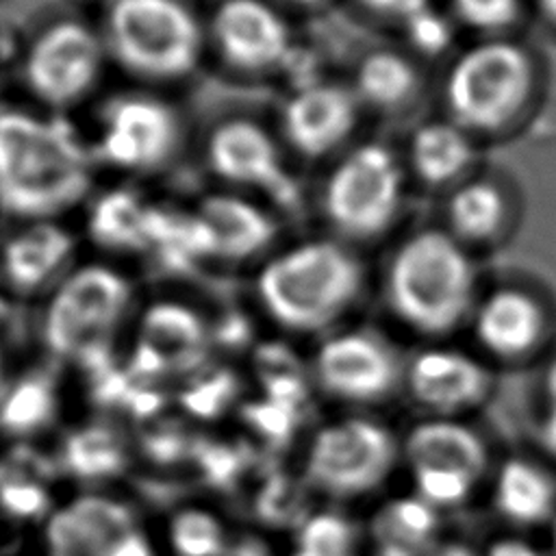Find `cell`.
<instances>
[{
    "instance_id": "ac0fdd59",
    "label": "cell",
    "mask_w": 556,
    "mask_h": 556,
    "mask_svg": "<svg viewBox=\"0 0 556 556\" xmlns=\"http://www.w3.org/2000/svg\"><path fill=\"white\" fill-rule=\"evenodd\" d=\"M356 96L334 83H315L295 91L282 109L287 141L304 156L334 150L354 128Z\"/></svg>"
},
{
    "instance_id": "83f0119b",
    "label": "cell",
    "mask_w": 556,
    "mask_h": 556,
    "mask_svg": "<svg viewBox=\"0 0 556 556\" xmlns=\"http://www.w3.org/2000/svg\"><path fill=\"white\" fill-rule=\"evenodd\" d=\"M165 543L172 556H226L232 545L224 519L202 504L172 510L165 523Z\"/></svg>"
},
{
    "instance_id": "7c38bea8",
    "label": "cell",
    "mask_w": 556,
    "mask_h": 556,
    "mask_svg": "<svg viewBox=\"0 0 556 556\" xmlns=\"http://www.w3.org/2000/svg\"><path fill=\"white\" fill-rule=\"evenodd\" d=\"M178 143V117L152 96H124L109 102L100 119V156L113 167L148 172L163 165Z\"/></svg>"
},
{
    "instance_id": "44dd1931",
    "label": "cell",
    "mask_w": 556,
    "mask_h": 556,
    "mask_svg": "<svg viewBox=\"0 0 556 556\" xmlns=\"http://www.w3.org/2000/svg\"><path fill=\"white\" fill-rule=\"evenodd\" d=\"M74 237L52 219L28 222L7 239L0 265L7 282L17 291H35L48 285L70 261Z\"/></svg>"
},
{
    "instance_id": "3957f363",
    "label": "cell",
    "mask_w": 556,
    "mask_h": 556,
    "mask_svg": "<svg viewBox=\"0 0 556 556\" xmlns=\"http://www.w3.org/2000/svg\"><path fill=\"white\" fill-rule=\"evenodd\" d=\"M387 289L389 302L404 324L426 334H439L467 315L473 295V267L452 237L426 230L395 252Z\"/></svg>"
},
{
    "instance_id": "484cf974",
    "label": "cell",
    "mask_w": 556,
    "mask_h": 556,
    "mask_svg": "<svg viewBox=\"0 0 556 556\" xmlns=\"http://www.w3.org/2000/svg\"><path fill=\"white\" fill-rule=\"evenodd\" d=\"M471 161V141L450 122H430L410 139V163L428 182H445L458 176Z\"/></svg>"
},
{
    "instance_id": "7402d4cb",
    "label": "cell",
    "mask_w": 556,
    "mask_h": 556,
    "mask_svg": "<svg viewBox=\"0 0 556 556\" xmlns=\"http://www.w3.org/2000/svg\"><path fill=\"white\" fill-rule=\"evenodd\" d=\"M478 341L495 356L515 358L530 352L543 334V315L532 298L519 291H495L473 315Z\"/></svg>"
},
{
    "instance_id": "d6a6232c",
    "label": "cell",
    "mask_w": 556,
    "mask_h": 556,
    "mask_svg": "<svg viewBox=\"0 0 556 556\" xmlns=\"http://www.w3.org/2000/svg\"><path fill=\"white\" fill-rule=\"evenodd\" d=\"M456 13L480 30L506 26L517 13V0H454Z\"/></svg>"
},
{
    "instance_id": "8fae6325",
    "label": "cell",
    "mask_w": 556,
    "mask_h": 556,
    "mask_svg": "<svg viewBox=\"0 0 556 556\" xmlns=\"http://www.w3.org/2000/svg\"><path fill=\"white\" fill-rule=\"evenodd\" d=\"M104 41L78 20H59L43 28L26 50L28 89L48 106H72L98 83Z\"/></svg>"
},
{
    "instance_id": "4dcf8cb0",
    "label": "cell",
    "mask_w": 556,
    "mask_h": 556,
    "mask_svg": "<svg viewBox=\"0 0 556 556\" xmlns=\"http://www.w3.org/2000/svg\"><path fill=\"white\" fill-rule=\"evenodd\" d=\"M504 198L489 182H469L450 200V219L454 228L471 239L495 232L504 219Z\"/></svg>"
},
{
    "instance_id": "f546056e",
    "label": "cell",
    "mask_w": 556,
    "mask_h": 556,
    "mask_svg": "<svg viewBox=\"0 0 556 556\" xmlns=\"http://www.w3.org/2000/svg\"><path fill=\"white\" fill-rule=\"evenodd\" d=\"M413 89L415 72L410 63L391 50L367 54L356 70V91L374 106L400 104Z\"/></svg>"
},
{
    "instance_id": "6da1fadb",
    "label": "cell",
    "mask_w": 556,
    "mask_h": 556,
    "mask_svg": "<svg viewBox=\"0 0 556 556\" xmlns=\"http://www.w3.org/2000/svg\"><path fill=\"white\" fill-rule=\"evenodd\" d=\"M91 185V156L59 117L0 109V211L26 222L52 219Z\"/></svg>"
},
{
    "instance_id": "ab89813d",
    "label": "cell",
    "mask_w": 556,
    "mask_h": 556,
    "mask_svg": "<svg viewBox=\"0 0 556 556\" xmlns=\"http://www.w3.org/2000/svg\"><path fill=\"white\" fill-rule=\"evenodd\" d=\"M289 2H295V4H315L319 0H289Z\"/></svg>"
},
{
    "instance_id": "8d00e7d4",
    "label": "cell",
    "mask_w": 556,
    "mask_h": 556,
    "mask_svg": "<svg viewBox=\"0 0 556 556\" xmlns=\"http://www.w3.org/2000/svg\"><path fill=\"white\" fill-rule=\"evenodd\" d=\"M547 539H549V556H556V515L547 523Z\"/></svg>"
},
{
    "instance_id": "4316f807",
    "label": "cell",
    "mask_w": 556,
    "mask_h": 556,
    "mask_svg": "<svg viewBox=\"0 0 556 556\" xmlns=\"http://www.w3.org/2000/svg\"><path fill=\"white\" fill-rule=\"evenodd\" d=\"M65 473L80 480H106L126 467L124 439L106 424H89L67 434L61 452Z\"/></svg>"
},
{
    "instance_id": "9a60e30c",
    "label": "cell",
    "mask_w": 556,
    "mask_h": 556,
    "mask_svg": "<svg viewBox=\"0 0 556 556\" xmlns=\"http://www.w3.org/2000/svg\"><path fill=\"white\" fill-rule=\"evenodd\" d=\"M206 159L211 169L232 185L265 191L285 206L298 200V187L282 167L276 141L252 119H228L213 128Z\"/></svg>"
},
{
    "instance_id": "9c48e42d",
    "label": "cell",
    "mask_w": 556,
    "mask_h": 556,
    "mask_svg": "<svg viewBox=\"0 0 556 556\" xmlns=\"http://www.w3.org/2000/svg\"><path fill=\"white\" fill-rule=\"evenodd\" d=\"M530 85L526 54L506 41L480 43L456 59L445 96L465 126L491 128L506 122L523 102Z\"/></svg>"
},
{
    "instance_id": "5bb4252c",
    "label": "cell",
    "mask_w": 556,
    "mask_h": 556,
    "mask_svg": "<svg viewBox=\"0 0 556 556\" xmlns=\"http://www.w3.org/2000/svg\"><path fill=\"white\" fill-rule=\"evenodd\" d=\"M404 387L428 417L465 419L491 393V371L458 348L421 350L404 367Z\"/></svg>"
},
{
    "instance_id": "30bf717a",
    "label": "cell",
    "mask_w": 556,
    "mask_h": 556,
    "mask_svg": "<svg viewBox=\"0 0 556 556\" xmlns=\"http://www.w3.org/2000/svg\"><path fill=\"white\" fill-rule=\"evenodd\" d=\"M311 376L326 397L350 406H371L384 402L404 382V367L378 334L343 330L321 341Z\"/></svg>"
},
{
    "instance_id": "cb8c5ba5",
    "label": "cell",
    "mask_w": 556,
    "mask_h": 556,
    "mask_svg": "<svg viewBox=\"0 0 556 556\" xmlns=\"http://www.w3.org/2000/svg\"><path fill=\"white\" fill-rule=\"evenodd\" d=\"M59 413V395L50 376L33 371L7 382L0 393V432L26 441L52 426Z\"/></svg>"
},
{
    "instance_id": "d4e9b609",
    "label": "cell",
    "mask_w": 556,
    "mask_h": 556,
    "mask_svg": "<svg viewBox=\"0 0 556 556\" xmlns=\"http://www.w3.org/2000/svg\"><path fill=\"white\" fill-rule=\"evenodd\" d=\"M156 208L146 204L137 193L130 191H113L104 195L91 215V232L93 237L109 248L128 250L150 245Z\"/></svg>"
},
{
    "instance_id": "277c9868",
    "label": "cell",
    "mask_w": 556,
    "mask_h": 556,
    "mask_svg": "<svg viewBox=\"0 0 556 556\" xmlns=\"http://www.w3.org/2000/svg\"><path fill=\"white\" fill-rule=\"evenodd\" d=\"M402 465V437L378 417L341 415L319 424L304 447L302 480L330 502L363 500Z\"/></svg>"
},
{
    "instance_id": "e0dca14e",
    "label": "cell",
    "mask_w": 556,
    "mask_h": 556,
    "mask_svg": "<svg viewBox=\"0 0 556 556\" xmlns=\"http://www.w3.org/2000/svg\"><path fill=\"white\" fill-rule=\"evenodd\" d=\"M206 350V324L187 304L163 300L143 311L135 341V365L141 374L191 371L204 361Z\"/></svg>"
},
{
    "instance_id": "f1b7e54d",
    "label": "cell",
    "mask_w": 556,
    "mask_h": 556,
    "mask_svg": "<svg viewBox=\"0 0 556 556\" xmlns=\"http://www.w3.org/2000/svg\"><path fill=\"white\" fill-rule=\"evenodd\" d=\"M361 528L339 508L308 513L293 530L289 556H358Z\"/></svg>"
},
{
    "instance_id": "7a4b0ae2",
    "label": "cell",
    "mask_w": 556,
    "mask_h": 556,
    "mask_svg": "<svg viewBox=\"0 0 556 556\" xmlns=\"http://www.w3.org/2000/svg\"><path fill=\"white\" fill-rule=\"evenodd\" d=\"M361 289V265L339 243L317 239L269 258L256 278L265 313L289 332H317L334 324Z\"/></svg>"
},
{
    "instance_id": "52a82bcc",
    "label": "cell",
    "mask_w": 556,
    "mask_h": 556,
    "mask_svg": "<svg viewBox=\"0 0 556 556\" xmlns=\"http://www.w3.org/2000/svg\"><path fill=\"white\" fill-rule=\"evenodd\" d=\"M132 300L130 280L111 265L72 269L54 289L41 324L48 350L56 356H87L102 348Z\"/></svg>"
},
{
    "instance_id": "836d02e7",
    "label": "cell",
    "mask_w": 556,
    "mask_h": 556,
    "mask_svg": "<svg viewBox=\"0 0 556 556\" xmlns=\"http://www.w3.org/2000/svg\"><path fill=\"white\" fill-rule=\"evenodd\" d=\"M539 439L556 456V358L543 374V410L539 419Z\"/></svg>"
},
{
    "instance_id": "d590c367",
    "label": "cell",
    "mask_w": 556,
    "mask_h": 556,
    "mask_svg": "<svg viewBox=\"0 0 556 556\" xmlns=\"http://www.w3.org/2000/svg\"><path fill=\"white\" fill-rule=\"evenodd\" d=\"M367 7L380 11V13H389V15H397V17H408L410 13H415L417 9H421L424 4H428V0H363Z\"/></svg>"
},
{
    "instance_id": "603a6c76",
    "label": "cell",
    "mask_w": 556,
    "mask_h": 556,
    "mask_svg": "<svg viewBox=\"0 0 556 556\" xmlns=\"http://www.w3.org/2000/svg\"><path fill=\"white\" fill-rule=\"evenodd\" d=\"M52 476V460L15 443L13 452L0 458V510L17 523L46 521L56 506L50 491Z\"/></svg>"
},
{
    "instance_id": "8992f818",
    "label": "cell",
    "mask_w": 556,
    "mask_h": 556,
    "mask_svg": "<svg viewBox=\"0 0 556 556\" xmlns=\"http://www.w3.org/2000/svg\"><path fill=\"white\" fill-rule=\"evenodd\" d=\"M413 495L437 513L463 506L491 469L486 439L465 419L424 417L402 437Z\"/></svg>"
},
{
    "instance_id": "d6986e66",
    "label": "cell",
    "mask_w": 556,
    "mask_h": 556,
    "mask_svg": "<svg viewBox=\"0 0 556 556\" xmlns=\"http://www.w3.org/2000/svg\"><path fill=\"white\" fill-rule=\"evenodd\" d=\"M208 256L241 261L258 254L276 235V224L256 204L237 195H208L195 208Z\"/></svg>"
},
{
    "instance_id": "f35d334b",
    "label": "cell",
    "mask_w": 556,
    "mask_h": 556,
    "mask_svg": "<svg viewBox=\"0 0 556 556\" xmlns=\"http://www.w3.org/2000/svg\"><path fill=\"white\" fill-rule=\"evenodd\" d=\"M543 7L552 17H556V0H543Z\"/></svg>"
},
{
    "instance_id": "ba28073f",
    "label": "cell",
    "mask_w": 556,
    "mask_h": 556,
    "mask_svg": "<svg viewBox=\"0 0 556 556\" xmlns=\"http://www.w3.org/2000/svg\"><path fill=\"white\" fill-rule=\"evenodd\" d=\"M404 176L395 154L380 143H363L332 169L324 208L345 235L369 237L387 228L402 202Z\"/></svg>"
},
{
    "instance_id": "e575fe53",
    "label": "cell",
    "mask_w": 556,
    "mask_h": 556,
    "mask_svg": "<svg viewBox=\"0 0 556 556\" xmlns=\"http://www.w3.org/2000/svg\"><path fill=\"white\" fill-rule=\"evenodd\" d=\"M482 556H549V554H545L536 543H532L526 536L504 534V536L493 539L484 547Z\"/></svg>"
},
{
    "instance_id": "5b68a950",
    "label": "cell",
    "mask_w": 556,
    "mask_h": 556,
    "mask_svg": "<svg viewBox=\"0 0 556 556\" xmlns=\"http://www.w3.org/2000/svg\"><path fill=\"white\" fill-rule=\"evenodd\" d=\"M104 43L128 72L174 80L198 65L202 26L182 0H111Z\"/></svg>"
},
{
    "instance_id": "74e56055",
    "label": "cell",
    "mask_w": 556,
    "mask_h": 556,
    "mask_svg": "<svg viewBox=\"0 0 556 556\" xmlns=\"http://www.w3.org/2000/svg\"><path fill=\"white\" fill-rule=\"evenodd\" d=\"M7 387V376H4V354H2V348H0V393L2 389Z\"/></svg>"
},
{
    "instance_id": "ffe728a7",
    "label": "cell",
    "mask_w": 556,
    "mask_h": 556,
    "mask_svg": "<svg viewBox=\"0 0 556 556\" xmlns=\"http://www.w3.org/2000/svg\"><path fill=\"white\" fill-rule=\"evenodd\" d=\"M491 502L515 528L547 526L556 515V476L534 458L508 456L493 469Z\"/></svg>"
},
{
    "instance_id": "4fadbf2b",
    "label": "cell",
    "mask_w": 556,
    "mask_h": 556,
    "mask_svg": "<svg viewBox=\"0 0 556 556\" xmlns=\"http://www.w3.org/2000/svg\"><path fill=\"white\" fill-rule=\"evenodd\" d=\"M137 508L98 489L76 493L56 504L43 521L46 556H113L137 530Z\"/></svg>"
},
{
    "instance_id": "2e32d148",
    "label": "cell",
    "mask_w": 556,
    "mask_h": 556,
    "mask_svg": "<svg viewBox=\"0 0 556 556\" xmlns=\"http://www.w3.org/2000/svg\"><path fill=\"white\" fill-rule=\"evenodd\" d=\"M211 37L224 61L243 72L271 70L291 48L287 22L265 0H224L213 13Z\"/></svg>"
},
{
    "instance_id": "1f68e13d",
    "label": "cell",
    "mask_w": 556,
    "mask_h": 556,
    "mask_svg": "<svg viewBox=\"0 0 556 556\" xmlns=\"http://www.w3.org/2000/svg\"><path fill=\"white\" fill-rule=\"evenodd\" d=\"M408 41L426 54L443 52L452 41V26L447 17L434 11L430 4H424L408 17H404Z\"/></svg>"
}]
</instances>
